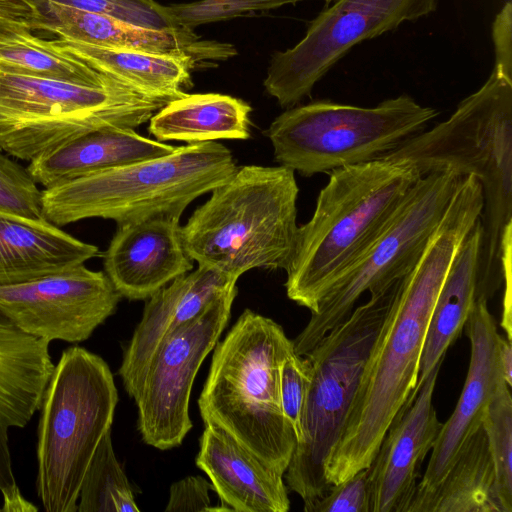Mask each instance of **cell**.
<instances>
[{
	"instance_id": "cell-27",
	"label": "cell",
	"mask_w": 512,
	"mask_h": 512,
	"mask_svg": "<svg viewBox=\"0 0 512 512\" xmlns=\"http://www.w3.org/2000/svg\"><path fill=\"white\" fill-rule=\"evenodd\" d=\"M407 512H504L483 425L464 442L438 486L414 499Z\"/></svg>"
},
{
	"instance_id": "cell-13",
	"label": "cell",
	"mask_w": 512,
	"mask_h": 512,
	"mask_svg": "<svg viewBox=\"0 0 512 512\" xmlns=\"http://www.w3.org/2000/svg\"><path fill=\"white\" fill-rule=\"evenodd\" d=\"M237 287L194 320L168 334L156 348L133 398L142 440L159 450L181 445L192 428L189 402L194 379L226 327Z\"/></svg>"
},
{
	"instance_id": "cell-39",
	"label": "cell",
	"mask_w": 512,
	"mask_h": 512,
	"mask_svg": "<svg viewBox=\"0 0 512 512\" xmlns=\"http://www.w3.org/2000/svg\"><path fill=\"white\" fill-rule=\"evenodd\" d=\"M0 511H1V508H0Z\"/></svg>"
},
{
	"instance_id": "cell-12",
	"label": "cell",
	"mask_w": 512,
	"mask_h": 512,
	"mask_svg": "<svg viewBox=\"0 0 512 512\" xmlns=\"http://www.w3.org/2000/svg\"><path fill=\"white\" fill-rule=\"evenodd\" d=\"M438 0H330L292 48L276 51L263 85L283 108L315 84L356 44L433 13Z\"/></svg>"
},
{
	"instance_id": "cell-38",
	"label": "cell",
	"mask_w": 512,
	"mask_h": 512,
	"mask_svg": "<svg viewBox=\"0 0 512 512\" xmlns=\"http://www.w3.org/2000/svg\"><path fill=\"white\" fill-rule=\"evenodd\" d=\"M497 362L504 382L512 385V345L511 341L501 335L497 343Z\"/></svg>"
},
{
	"instance_id": "cell-17",
	"label": "cell",
	"mask_w": 512,
	"mask_h": 512,
	"mask_svg": "<svg viewBox=\"0 0 512 512\" xmlns=\"http://www.w3.org/2000/svg\"><path fill=\"white\" fill-rule=\"evenodd\" d=\"M464 328L470 341L466 380L454 411L442 423L412 501L429 494L438 486L464 442L482 425L485 412L500 382L504 381L497 362L500 334L486 299L476 300Z\"/></svg>"
},
{
	"instance_id": "cell-11",
	"label": "cell",
	"mask_w": 512,
	"mask_h": 512,
	"mask_svg": "<svg viewBox=\"0 0 512 512\" xmlns=\"http://www.w3.org/2000/svg\"><path fill=\"white\" fill-rule=\"evenodd\" d=\"M464 177L444 170L416 182L382 232L324 293L292 340L298 355L308 354L345 320L364 293L403 277L414 266Z\"/></svg>"
},
{
	"instance_id": "cell-19",
	"label": "cell",
	"mask_w": 512,
	"mask_h": 512,
	"mask_svg": "<svg viewBox=\"0 0 512 512\" xmlns=\"http://www.w3.org/2000/svg\"><path fill=\"white\" fill-rule=\"evenodd\" d=\"M180 216L157 215L118 225L105 254V273L121 297L145 300L193 268Z\"/></svg>"
},
{
	"instance_id": "cell-4",
	"label": "cell",
	"mask_w": 512,
	"mask_h": 512,
	"mask_svg": "<svg viewBox=\"0 0 512 512\" xmlns=\"http://www.w3.org/2000/svg\"><path fill=\"white\" fill-rule=\"evenodd\" d=\"M293 341L270 318L246 309L215 345L198 400L205 424L222 428L285 474L297 439L280 398V367Z\"/></svg>"
},
{
	"instance_id": "cell-10",
	"label": "cell",
	"mask_w": 512,
	"mask_h": 512,
	"mask_svg": "<svg viewBox=\"0 0 512 512\" xmlns=\"http://www.w3.org/2000/svg\"><path fill=\"white\" fill-rule=\"evenodd\" d=\"M408 95L374 107L316 100L287 108L270 124L275 160L310 177L385 158L438 116Z\"/></svg>"
},
{
	"instance_id": "cell-31",
	"label": "cell",
	"mask_w": 512,
	"mask_h": 512,
	"mask_svg": "<svg viewBox=\"0 0 512 512\" xmlns=\"http://www.w3.org/2000/svg\"><path fill=\"white\" fill-rule=\"evenodd\" d=\"M305 0H198L161 5L149 0L151 7L167 26L194 30L197 26L230 20L256 11H269ZM330 0H325L328 3Z\"/></svg>"
},
{
	"instance_id": "cell-7",
	"label": "cell",
	"mask_w": 512,
	"mask_h": 512,
	"mask_svg": "<svg viewBox=\"0 0 512 512\" xmlns=\"http://www.w3.org/2000/svg\"><path fill=\"white\" fill-rule=\"evenodd\" d=\"M117 403L102 357L79 345L63 350L39 409L36 491L46 512H77L83 477Z\"/></svg>"
},
{
	"instance_id": "cell-6",
	"label": "cell",
	"mask_w": 512,
	"mask_h": 512,
	"mask_svg": "<svg viewBox=\"0 0 512 512\" xmlns=\"http://www.w3.org/2000/svg\"><path fill=\"white\" fill-rule=\"evenodd\" d=\"M231 151L216 141L186 144L161 157L102 170L42 190V216L58 226L87 218L117 225L157 215L180 216L236 170Z\"/></svg>"
},
{
	"instance_id": "cell-36",
	"label": "cell",
	"mask_w": 512,
	"mask_h": 512,
	"mask_svg": "<svg viewBox=\"0 0 512 512\" xmlns=\"http://www.w3.org/2000/svg\"><path fill=\"white\" fill-rule=\"evenodd\" d=\"M211 488V482L201 476H189L173 483L165 512L215 511L209 497Z\"/></svg>"
},
{
	"instance_id": "cell-25",
	"label": "cell",
	"mask_w": 512,
	"mask_h": 512,
	"mask_svg": "<svg viewBox=\"0 0 512 512\" xmlns=\"http://www.w3.org/2000/svg\"><path fill=\"white\" fill-rule=\"evenodd\" d=\"M482 227L478 219L459 245L438 293L419 364L413 397L447 349L460 336L478 299Z\"/></svg>"
},
{
	"instance_id": "cell-23",
	"label": "cell",
	"mask_w": 512,
	"mask_h": 512,
	"mask_svg": "<svg viewBox=\"0 0 512 512\" xmlns=\"http://www.w3.org/2000/svg\"><path fill=\"white\" fill-rule=\"evenodd\" d=\"M175 149L132 128H103L44 153L30 161L27 169L34 181L47 189L102 170L165 156Z\"/></svg>"
},
{
	"instance_id": "cell-15",
	"label": "cell",
	"mask_w": 512,
	"mask_h": 512,
	"mask_svg": "<svg viewBox=\"0 0 512 512\" xmlns=\"http://www.w3.org/2000/svg\"><path fill=\"white\" fill-rule=\"evenodd\" d=\"M49 342L27 334L0 312V492L2 512H36L13 473L9 429L24 428L39 411L55 364Z\"/></svg>"
},
{
	"instance_id": "cell-35",
	"label": "cell",
	"mask_w": 512,
	"mask_h": 512,
	"mask_svg": "<svg viewBox=\"0 0 512 512\" xmlns=\"http://www.w3.org/2000/svg\"><path fill=\"white\" fill-rule=\"evenodd\" d=\"M311 512H370L368 468L331 485Z\"/></svg>"
},
{
	"instance_id": "cell-29",
	"label": "cell",
	"mask_w": 512,
	"mask_h": 512,
	"mask_svg": "<svg viewBox=\"0 0 512 512\" xmlns=\"http://www.w3.org/2000/svg\"><path fill=\"white\" fill-rule=\"evenodd\" d=\"M127 476L118 462L111 430L100 440L83 477L77 512H139Z\"/></svg>"
},
{
	"instance_id": "cell-1",
	"label": "cell",
	"mask_w": 512,
	"mask_h": 512,
	"mask_svg": "<svg viewBox=\"0 0 512 512\" xmlns=\"http://www.w3.org/2000/svg\"><path fill=\"white\" fill-rule=\"evenodd\" d=\"M483 209L480 183L463 179L414 266L402 277L372 344L324 475L329 486L368 468L418 379L430 317L454 255Z\"/></svg>"
},
{
	"instance_id": "cell-16",
	"label": "cell",
	"mask_w": 512,
	"mask_h": 512,
	"mask_svg": "<svg viewBox=\"0 0 512 512\" xmlns=\"http://www.w3.org/2000/svg\"><path fill=\"white\" fill-rule=\"evenodd\" d=\"M441 365L434 367L396 414L368 467L370 512H407L422 462L442 426L433 405Z\"/></svg>"
},
{
	"instance_id": "cell-28",
	"label": "cell",
	"mask_w": 512,
	"mask_h": 512,
	"mask_svg": "<svg viewBox=\"0 0 512 512\" xmlns=\"http://www.w3.org/2000/svg\"><path fill=\"white\" fill-rule=\"evenodd\" d=\"M24 21L0 17V65L35 76L104 86L116 82L35 34ZM121 84V83H120Z\"/></svg>"
},
{
	"instance_id": "cell-9",
	"label": "cell",
	"mask_w": 512,
	"mask_h": 512,
	"mask_svg": "<svg viewBox=\"0 0 512 512\" xmlns=\"http://www.w3.org/2000/svg\"><path fill=\"white\" fill-rule=\"evenodd\" d=\"M401 278L369 292V300L327 332L305 355L311 385L296 443L285 472L288 488L311 512L331 487L324 466L354 399L370 349L398 290Z\"/></svg>"
},
{
	"instance_id": "cell-30",
	"label": "cell",
	"mask_w": 512,
	"mask_h": 512,
	"mask_svg": "<svg viewBox=\"0 0 512 512\" xmlns=\"http://www.w3.org/2000/svg\"><path fill=\"white\" fill-rule=\"evenodd\" d=\"M494 463L497 489L504 512H512V396L501 381L483 421Z\"/></svg>"
},
{
	"instance_id": "cell-8",
	"label": "cell",
	"mask_w": 512,
	"mask_h": 512,
	"mask_svg": "<svg viewBox=\"0 0 512 512\" xmlns=\"http://www.w3.org/2000/svg\"><path fill=\"white\" fill-rule=\"evenodd\" d=\"M167 102L120 83L84 85L0 65V150L30 162L93 130L135 129Z\"/></svg>"
},
{
	"instance_id": "cell-34",
	"label": "cell",
	"mask_w": 512,
	"mask_h": 512,
	"mask_svg": "<svg viewBox=\"0 0 512 512\" xmlns=\"http://www.w3.org/2000/svg\"><path fill=\"white\" fill-rule=\"evenodd\" d=\"M80 10L107 15L154 29L169 27L149 0H51Z\"/></svg>"
},
{
	"instance_id": "cell-18",
	"label": "cell",
	"mask_w": 512,
	"mask_h": 512,
	"mask_svg": "<svg viewBox=\"0 0 512 512\" xmlns=\"http://www.w3.org/2000/svg\"><path fill=\"white\" fill-rule=\"evenodd\" d=\"M40 13L36 31L91 45L155 54L188 55L202 67L237 54L229 43L202 40L194 30L135 25L115 17L80 10L51 0H34Z\"/></svg>"
},
{
	"instance_id": "cell-33",
	"label": "cell",
	"mask_w": 512,
	"mask_h": 512,
	"mask_svg": "<svg viewBox=\"0 0 512 512\" xmlns=\"http://www.w3.org/2000/svg\"><path fill=\"white\" fill-rule=\"evenodd\" d=\"M311 379V366L305 356H300L294 351L282 362L280 367L281 405L294 430L297 442L302 434V419Z\"/></svg>"
},
{
	"instance_id": "cell-26",
	"label": "cell",
	"mask_w": 512,
	"mask_h": 512,
	"mask_svg": "<svg viewBox=\"0 0 512 512\" xmlns=\"http://www.w3.org/2000/svg\"><path fill=\"white\" fill-rule=\"evenodd\" d=\"M251 106L220 93L184 94L167 102L149 120L158 141L187 144L250 137Z\"/></svg>"
},
{
	"instance_id": "cell-37",
	"label": "cell",
	"mask_w": 512,
	"mask_h": 512,
	"mask_svg": "<svg viewBox=\"0 0 512 512\" xmlns=\"http://www.w3.org/2000/svg\"><path fill=\"white\" fill-rule=\"evenodd\" d=\"M0 17L27 22L35 31L40 13L34 0H0Z\"/></svg>"
},
{
	"instance_id": "cell-5",
	"label": "cell",
	"mask_w": 512,
	"mask_h": 512,
	"mask_svg": "<svg viewBox=\"0 0 512 512\" xmlns=\"http://www.w3.org/2000/svg\"><path fill=\"white\" fill-rule=\"evenodd\" d=\"M298 193L295 172L285 166L237 167L181 227L187 254L237 280L255 268L286 270Z\"/></svg>"
},
{
	"instance_id": "cell-32",
	"label": "cell",
	"mask_w": 512,
	"mask_h": 512,
	"mask_svg": "<svg viewBox=\"0 0 512 512\" xmlns=\"http://www.w3.org/2000/svg\"><path fill=\"white\" fill-rule=\"evenodd\" d=\"M27 167L0 153V211L31 219L42 216V190Z\"/></svg>"
},
{
	"instance_id": "cell-2",
	"label": "cell",
	"mask_w": 512,
	"mask_h": 512,
	"mask_svg": "<svg viewBox=\"0 0 512 512\" xmlns=\"http://www.w3.org/2000/svg\"><path fill=\"white\" fill-rule=\"evenodd\" d=\"M490 77L449 118L383 159H404L421 176L454 171L475 176L483 209L478 296L491 299L503 282L502 253L512 236V44L494 43Z\"/></svg>"
},
{
	"instance_id": "cell-22",
	"label": "cell",
	"mask_w": 512,
	"mask_h": 512,
	"mask_svg": "<svg viewBox=\"0 0 512 512\" xmlns=\"http://www.w3.org/2000/svg\"><path fill=\"white\" fill-rule=\"evenodd\" d=\"M98 255V247L45 219L0 211V286L76 267Z\"/></svg>"
},
{
	"instance_id": "cell-3",
	"label": "cell",
	"mask_w": 512,
	"mask_h": 512,
	"mask_svg": "<svg viewBox=\"0 0 512 512\" xmlns=\"http://www.w3.org/2000/svg\"><path fill=\"white\" fill-rule=\"evenodd\" d=\"M312 217L298 226L286 268L290 300L312 313L328 288L366 250L422 177L404 159L334 169Z\"/></svg>"
},
{
	"instance_id": "cell-14",
	"label": "cell",
	"mask_w": 512,
	"mask_h": 512,
	"mask_svg": "<svg viewBox=\"0 0 512 512\" xmlns=\"http://www.w3.org/2000/svg\"><path fill=\"white\" fill-rule=\"evenodd\" d=\"M121 299L105 272L84 264L19 284L0 286V312L49 343H80L110 317Z\"/></svg>"
},
{
	"instance_id": "cell-20",
	"label": "cell",
	"mask_w": 512,
	"mask_h": 512,
	"mask_svg": "<svg viewBox=\"0 0 512 512\" xmlns=\"http://www.w3.org/2000/svg\"><path fill=\"white\" fill-rule=\"evenodd\" d=\"M236 283L237 279L216 269L198 266L147 299L118 370L130 397L137 394L143 373L161 341L198 317L214 300L236 288Z\"/></svg>"
},
{
	"instance_id": "cell-21",
	"label": "cell",
	"mask_w": 512,
	"mask_h": 512,
	"mask_svg": "<svg viewBox=\"0 0 512 512\" xmlns=\"http://www.w3.org/2000/svg\"><path fill=\"white\" fill-rule=\"evenodd\" d=\"M196 465L209 477L224 511L290 509L284 474L216 425L206 424L199 440Z\"/></svg>"
},
{
	"instance_id": "cell-24",
	"label": "cell",
	"mask_w": 512,
	"mask_h": 512,
	"mask_svg": "<svg viewBox=\"0 0 512 512\" xmlns=\"http://www.w3.org/2000/svg\"><path fill=\"white\" fill-rule=\"evenodd\" d=\"M60 52L96 72L151 97L171 101L192 87L191 71L201 66L188 55L107 48L63 38L48 39Z\"/></svg>"
}]
</instances>
